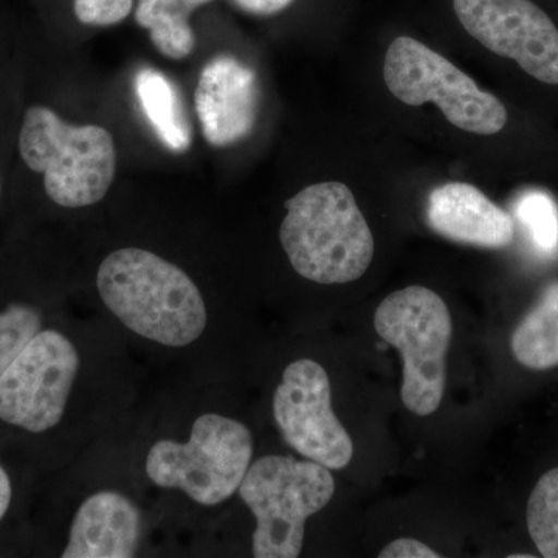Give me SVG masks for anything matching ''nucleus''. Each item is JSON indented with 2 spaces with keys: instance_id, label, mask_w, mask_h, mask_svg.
Here are the masks:
<instances>
[{
  "instance_id": "nucleus-8",
  "label": "nucleus",
  "mask_w": 558,
  "mask_h": 558,
  "mask_svg": "<svg viewBox=\"0 0 558 558\" xmlns=\"http://www.w3.org/2000/svg\"><path fill=\"white\" fill-rule=\"evenodd\" d=\"M80 355L58 330H39L0 376V421L32 433L60 424Z\"/></svg>"
},
{
  "instance_id": "nucleus-10",
  "label": "nucleus",
  "mask_w": 558,
  "mask_h": 558,
  "mask_svg": "<svg viewBox=\"0 0 558 558\" xmlns=\"http://www.w3.org/2000/svg\"><path fill=\"white\" fill-rule=\"evenodd\" d=\"M453 9L465 32L492 53L557 86L558 28L532 0H453Z\"/></svg>"
},
{
  "instance_id": "nucleus-5",
  "label": "nucleus",
  "mask_w": 558,
  "mask_h": 558,
  "mask_svg": "<svg viewBox=\"0 0 558 558\" xmlns=\"http://www.w3.org/2000/svg\"><path fill=\"white\" fill-rule=\"evenodd\" d=\"M380 339L398 349L403 359V405L417 414L436 413L447 385L451 317L446 301L422 286L392 292L374 314Z\"/></svg>"
},
{
  "instance_id": "nucleus-6",
  "label": "nucleus",
  "mask_w": 558,
  "mask_h": 558,
  "mask_svg": "<svg viewBox=\"0 0 558 558\" xmlns=\"http://www.w3.org/2000/svg\"><path fill=\"white\" fill-rule=\"evenodd\" d=\"M253 457L250 429L220 414L197 417L189 442L159 440L146 458L154 484L180 488L197 505L216 506L240 490Z\"/></svg>"
},
{
  "instance_id": "nucleus-16",
  "label": "nucleus",
  "mask_w": 558,
  "mask_h": 558,
  "mask_svg": "<svg viewBox=\"0 0 558 558\" xmlns=\"http://www.w3.org/2000/svg\"><path fill=\"white\" fill-rule=\"evenodd\" d=\"M211 0H138L135 21L149 31L150 40L165 57L183 60L196 47L190 25L194 10Z\"/></svg>"
},
{
  "instance_id": "nucleus-21",
  "label": "nucleus",
  "mask_w": 558,
  "mask_h": 558,
  "mask_svg": "<svg viewBox=\"0 0 558 558\" xmlns=\"http://www.w3.org/2000/svg\"><path fill=\"white\" fill-rule=\"evenodd\" d=\"M233 2L250 14L270 16V14L288 9L295 0H233Z\"/></svg>"
},
{
  "instance_id": "nucleus-15",
  "label": "nucleus",
  "mask_w": 558,
  "mask_h": 558,
  "mask_svg": "<svg viewBox=\"0 0 558 558\" xmlns=\"http://www.w3.org/2000/svg\"><path fill=\"white\" fill-rule=\"evenodd\" d=\"M510 344L515 359L529 369L558 366V281L549 284L524 315Z\"/></svg>"
},
{
  "instance_id": "nucleus-13",
  "label": "nucleus",
  "mask_w": 558,
  "mask_h": 558,
  "mask_svg": "<svg viewBox=\"0 0 558 558\" xmlns=\"http://www.w3.org/2000/svg\"><path fill=\"white\" fill-rule=\"evenodd\" d=\"M142 515L117 492H100L81 505L64 558H130L137 550Z\"/></svg>"
},
{
  "instance_id": "nucleus-18",
  "label": "nucleus",
  "mask_w": 558,
  "mask_h": 558,
  "mask_svg": "<svg viewBox=\"0 0 558 558\" xmlns=\"http://www.w3.org/2000/svg\"><path fill=\"white\" fill-rule=\"evenodd\" d=\"M517 216L527 230L532 242L542 252L553 253L558 248V208L549 194L527 191L515 205Z\"/></svg>"
},
{
  "instance_id": "nucleus-11",
  "label": "nucleus",
  "mask_w": 558,
  "mask_h": 558,
  "mask_svg": "<svg viewBox=\"0 0 558 558\" xmlns=\"http://www.w3.org/2000/svg\"><path fill=\"white\" fill-rule=\"evenodd\" d=\"M194 101L202 134L209 145L216 148L234 145L255 130L258 76L236 58L219 54L202 70Z\"/></svg>"
},
{
  "instance_id": "nucleus-7",
  "label": "nucleus",
  "mask_w": 558,
  "mask_h": 558,
  "mask_svg": "<svg viewBox=\"0 0 558 558\" xmlns=\"http://www.w3.org/2000/svg\"><path fill=\"white\" fill-rule=\"evenodd\" d=\"M389 92L409 106L435 102L459 130L495 135L508 123V110L490 92L451 64L421 40L399 36L392 40L384 62Z\"/></svg>"
},
{
  "instance_id": "nucleus-17",
  "label": "nucleus",
  "mask_w": 558,
  "mask_h": 558,
  "mask_svg": "<svg viewBox=\"0 0 558 558\" xmlns=\"http://www.w3.org/2000/svg\"><path fill=\"white\" fill-rule=\"evenodd\" d=\"M526 520L542 557L558 558V468L545 473L532 490Z\"/></svg>"
},
{
  "instance_id": "nucleus-4",
  "label": "nucleus",
  "mask_w": 558,
  "mask_h": 558,
  "mask_svg": "<svg viewBox=\"0 0 558 558\" xmlns=\"http://www.w3.org/2000/svg\"><path fill=\"white\" fill-rule=\"evenodd\" d=\"M238 492L256 519L253 556L296 558L306 520L328 506L336 481L328 468L311 459L270 454L250 465Z\"/></svg>"
},
{
  "instance_id": "nucleus-3",
  "label": "nucleus",
  "mask_w": 558,
  "mask_h": 558,
  "mask_svg": "<svg viewBox=\"0 0 558 558\" xmlns=\"http://www.w3.org/2000/svg\"><path fill=\"white\" fill-rule=\"evenodd\" d=\"M20 153L31 170L44 174L47 194L61 207L97 204L116 178L117 153L110 132L95 124L65 123L44 106L25 112Z\"/></svg>"
},
{
  "instance_id": "nucleus-22",
  "label": "nucleus",
  "mask_w": 558,
  "mask_h": 558,
  "mask_svg": "<svg viewBox=\"0 0 558 558\" xmlns=\"http://www.w3.org/2000/svg\"><path fill=\"white\" fill-rule=\"evenodd\" d=\"M11 502V483L5 470L0 465V520L5 515Z\"/></svg>"
},
{
  "instance_id": "nucleus-14",
  "label": "nucleus",
  "mask_w": 558,
  "mask_h": 558,
  "mask_svg": "<svg viewBox=\"0 0 558 558\" xmlns=\"http://www.w3.org/2000/svg\"><path fill=\"white\" fill-rule=\"evenodd\" d=\"M134 87L140 108L160 142L172 153L189 150L191 126L174 83L159 70L143 68L135 75Z\"/></svg>"
},
{
  "instance_id": "nucleus-9",
  "label": "nucleus",
  "mask_w": 558,
  "mask_h": 558,
  "mask_svg": "<svg viewBox=\"0 0 558 558\" xmlns=\"http://www.w3.org/2000/svg\"><path fill=\"white\" fill-rule=\"evenodd\" d=\"M274 416L296 453L329 470H341L354 457V444L332 410L328 373L310 359L290 363L274 396Z\"/></svg>"
},
{
  "instance_id": "nucleus-2",
  "label": "nucleus",
  "mask_w": 558,
  "mask_h": 558,
  "mask_svg": "<svg viewBox=\"0 0 558 558\" xmlns=\"http://www.w3.org/2000/svg\"><path fill=\"white\" fill-rule=\"evenodd\" d=\"M279 240L301 277L318 284H348L366 274L374 238L354 194L340 182H322L286 202Z\"/></svg>"
},
{
  "instance_id": "nucleus-20",
  "label": "nucleus",
  "mask_w": 558,
  "mask_h": 558,
  "mask_svg": "<svg viewBox=\"0 0 558 558\" xmlns=\"http://www.w3.org/2000/svg\"><path fill=\"white\" fill-rule=\"evenodd\" d=\"M380 558H439L442 557L425 543L414 538H399L385 546Z\"/></svg>"
},
{
  "instance_id": "nucleus-19",
  "label": "nucleus",
  "mask_w": 558,
  "mask_h": 558,
  "mask_svg": "<svg viewBox=\"0 0 558 558\" xmlns=\"http://www.w3.org/2000/svg\"><path fill=\"white\" fill-rule=\"evenodd\" d=\"M40 315L25 304H11L0 314V376L40 330Z\"/></svg>"
},
{
  "instance_id": "nucleus-1",
  "label": "nucleus",
  "mask_w": 558,
  "mask_h": 558,
  "mask_svg": "<svg viewBox=\"0 0 558 558\" xmlns=\"http://www.w3.org/2000/svg\"><path fill=\"white\" fill-rule=\"evenodd\" d=\"M97 288L124 326L165 347H189L207 326V307L193 279L148 250L110 253L98 269Z\"/></svg>"
},
{
  "instance_id": "nucleus-12",
  "label": "nucleus",
  "mask_w": 558,
  "mask_h": 558,
  "mask_svg": "<svg viewBox=\"0 0 558 558\" xmlns=\"http://www.w3.org/2000/svg\"><path fill=\"white\" fill-rule=\"evenodd\" d=\"M427 220L439 236L473 247L505 248L515 236L508 213L464 182L444 183L429 193Z\"/></svg>"
}]
</instances>
